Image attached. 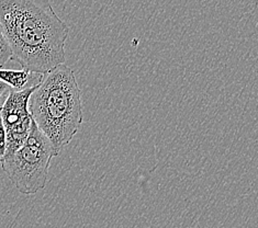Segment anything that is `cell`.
<instances>
[{"label":"cell","instance_id":"6da1fadb","mask_svg":"<svg viewBox=\"0 0 258 228\" xmlns=\"http://www.w3.org/2000/svg\"><path fill=\"white\" fill-rule=\"evenodd\" d=\"M0 26L22 69L45 75L65 64L70 28L48 0H0Z\"/></svg>","mask_w":258,"mask_h":228},{"label":"cell","instance_id":"7a4b0ae2","mask_svg":"<svg viewBox=\"0 0 258 228\" xmlns=\"http://www.w3.org/2000/svg\"><path fill=\"white\" fill-rule=\"evenodd\" d=\"M29 111L59 155L84 120L81 89L71 67L63 64L42 75L30 97Z\"/></svg>","mask_w":258,"mask_h":228},{"label":"cell","instance_id":"3957f363","mask_svg":"<svg viewBox=\"0 0 258 228\" xmlns=\"http://www.w3.org/2000/svg\"><path fill=\"white\" fill-rule=\"evenodd\" d=\"M58 156L52 143L32 120L28 137L19 149L6 156L0 164L20 193L32 195L46 186L51 162Z\"/></svg>","mask_w":258,"mask_h":228},{"label":"cell","instance_id":"277c9868","mask_svg":"<svg viewBox=\"0 0 258 228\" xmlns=\"http://www.w3.org/2000/svg\"><path fill=\"white\" fill-rule=\"evenodd\" d=\"M35 86L36 84L21 91L11 90L0 108L8 139L6 156L20 148L31 129L32 118L29 111V100Z\"/></svg>","mask_w":258,"mask_h":228},{"label":"cell","instance_id":"5b68a950","mask_svg":"<svg viewBox=\"0 0 258 228\" xmlns=\"http://www.w3.org/2000/svg\"><path fill=\"white\" fill-rule=\"evenodd\" d=\"M38 73H32L28 70H15V69H5L0 68V82L8 85L14 91H21L28 88L27 86Z\"/></svg>","mask_w":258,"mask_h":228},{"label":"cell","instance_id":"8992f818","mask_svg":"<svg viewBox=\"0 0 258 228\" xmlns=\"http://www.w3.org/2000/svg\"><path fill=\"white\" fill-rule=\"evenodd\" d=\"M14 59L11 46L6 38L4 30L0 26V68H4L9 60Z\"/></svg>","mask_w":258,"mask_h":228},{"label":"cell","instance_id":"52a82bcc","mask_svg":"<svg viewBox=\"0 0 258 228\" xmlns=\"http://www.w3.org/2000/svg\"><path fill=\"white\" fill-rule=\"evenodd\" d=\"M7 132H6L2 112H0V164L4 162L6 155H7Z\"/></svg>","mask_w":258,"mask_h":228},{"label":"cell","instance_id":"ba28073f","mask_svg":"<svg viewBox=\"0 0 258 228\" xmlns=\"http://www.w3.org/2000/svg\"><path fill=\"white\" fill-rule=\"evenodd\" d=\"M11 90L12 89L9 87L8 85H6L5 83L0 82V108H2L5 100L7 99V97L9 96Z\"/></svg>","mask_w":258,"mask_h":228}]
</instances>
